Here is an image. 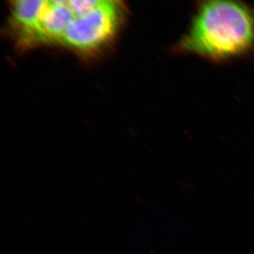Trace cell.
Returning a JSON list of instances; mask_svg holds the SVG:
<instances>
[{
    "instance_id": "6da1fadb",
    "label": "cell",
    "mask_w": 254,
    "mask_h": 254,
    "mask_svg": "<svg viewBox=\"0 0 254 254\" xmlns=\"http://www.w3.org/2000/svg\"><path fill=\"white\" fill-rule=\"evenodd\" d=\"M225 64L254 53V5L239 1H197L188 28L172 48Z\"/></svg>"
},
{
    "instance_id": "7a4b0ae2",
    "label": "cell",
    "mask_w": 254,
    "mask_h": 254,
    "mask_svg": "<svg viewBox=\"0 0 254 254\" xmlns=\"http://www.w3.org/2000/svg\"><path fill=\"white\" fill-rule=\"evenodd\" d=\"M76 15L64 32L60 46L91 55L108 46L123 23L125 6L119 1L73 0Z\"/></svg>"
}]
</instances>
